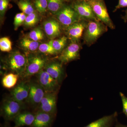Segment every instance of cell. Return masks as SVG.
<instances>
[{"label": "cell", "mask_w": 127, "mask_h": 127, "mask_svg": "<svg viewBox=\"0 0 127 127\" xmlns=\"http://www.w3.org/2000/svg\"><path fill=\"white\" fill-rule=\"evenodd\" d=\"M107 27L99 20L87 22L83 35L84 43L88 46L92 45L102 35L107 31Z\"/></svg>", "instance_id": "cell-1"}, {"label": "cell", "mask_w": 127, "mask_h": 127, "mask_svg": "<svg viewBox=\"0 0 127 127\" xmlns=\"http://www.w3.org/2000/svg\"><path fill=\"white\" fill-rule=\"evenodd\" d=\"M97 18L112 30L115 26L108 12L104 0H91L88 1Z\"/></svg>", "instance_id": "cell-2"}, {"label": "cell", "mask_w": 127, "mask_h": 127, "mask_svg": "<svg viewBox=\"0 0 127 127\" xmlns=\"http://www.w3.org/2000/svg\"><path fill=\"white\" fill-rule=\"evenodd\" d=\"M28 59L20 52H12L7 59V64L9 69L20 76H23L25 72Z\"/></svg>", "instance_id": "cell-3"}, {"label": "cell", "mask_w": 127, "mask_h": 127, "mask_svg": "<svg viewBox=\"0 0 127 127\" xmlns=\"http://www.w3.org/2000/svg\"><path fill=\"white\" fill-rule=\"evenodd\" d=\"M56 15L59 23L66 28L81 21L71 5L66 4Z\"/></svg>", "instance_id": "cell-4"}, {"label": "cell", "mask_w": 127, "mask_h": 127, "mask_svg": "<svg viewBox=\"0 0 127 127\" xmlns=\"http://www.w3.org/2000/svg\"><path fill=\"white\" fill-rule=\"evenodd\" d=\"M71 5L77 13L81 20L88 22L98 20L88 1L75 0Z\"/></svg>", "instance_id": "cell-5"}, {"label": "cell", "mask_w": 127, "mask_h": 127, "mask_svg": "<svg viewBox=\"0 0 127 127\" xmlns=\"http://www.w3.org/2000/svg\"><path fill=\"white\" fill-rule=\"evenodd\" d=\"M22 104L12 98L5 100L1 109L2 116L6 120H14L15 117L21 112L22 108Z\"/></svg>", "instance_id": "cell-6"}, {"label": "cell", "mask_w": 127, "mask_h": 127, "mask_svg": "<svg viewBox=\"0 0 127 127\" xmlns=\"http://www.w3.org/2000/svg\"><path fill=\"white\" fill-rule=\"evenodd\" d=\"M38 83L45 92H57L59 90L60 84L45 70L42 69L38 73Z\"/></svg>", "instance_id": "cell-7"}, {"label": "cell", "mask_w": 127, "mask_h": 127, "mask_svg": "<svg viewBox=\"0 0 127 127\" xmlns=\"http://www.w3.org/2000/svg\"><path fill=\"white\" fill-rule=\"evenodd\" d=\"M46 65L45 58L39 56H34L28 59V62L23 76L28 77L39 73Z\"/></svg>", "instance_id": "cell-8"}, {"label": "cell", "mask_w": 127, "mask_h": 127, "mask_svg": "<svg viewBox=\"0 0 127 127\" xmlns=\"http://www.w3.org/2000/svg\"><path fill=\"white\" fill-rule=\"evenodd\" d=\"M57 92H45L40 104V111L52 114L57 109Z\"/></svg>", "instance_id": "cell-9"}, {"label": "cell", "mask_w": 127, "mask_h": 127, "mask_svg": "<svg viewBox=\"0 0 127 127\" xmlns=\"http://www.w3.org/2000/svg\"><path fill=\"white\" fill-rule=\"evenodd\" d=\"M80 49L81 47L77 42H72L61 53L58 59L64 64H67L78 59L79 57Z\"/></svg>", "instance_id": "cell-10"}, {"label": "cell", "mask_w": 127, "mask_h": 127, "mask_svg": "<svg viewBox=\"0 0 127 127\" xmlns=\"http://www.w3.org/2000/svg\"><path fill=\"white\" fill-rule=\"evenodd\" d=\"M45 91L39 83H32L30 84V90L28 102L34 106L39 105L45 95Z\"/></svg>", "instance_id": "cell-11"}, {"label": "cell", "mask_w": 127, "mask_h": 127, "mask_svg": "<svg viewBox=\"0 0 127 127\" xmlns=\"http://www.w3.org/2000/svg\"><path fill=\"white\" fill-rule=\"evenodd\" d=\"M87 21L82 20L67 28V38L72 42H77L80 39L86 27Z\"/></svg>", "instance_id": "cell-12"}, {"label": "cell", "mask_w": 127, "mask_h": 127, "mask_svg": "<svg viewBox=\"0 0 127 127\" xmlns=\"http://www.w3.org/2000/svg\"><path fill=\"white\" fill-rule=\"evenodd\" d=\"M62 63L58 62H52L46 64L45 67V70L60 84L65 76Z\"/></svg>", "instance_id": "cell-13"}, {"label": "cell", "mask_w": 127, "mask_h": 127, "mask_svg": "<svg viewBox=\"0 0 127 127\" xmlns=\"http://www.w3.org/2000/svg\"><path fill=\"white\" fill-rule=\"evenodd\" d=\"M30 84L22 82L19 83L11 92L12 98L18 102L22 103L27 100L29 95Z\"/></svg>", "instance_id": "cell-14"}, {"label": "cell", "mask_w": 127, "mask_h": 127, "mask_svg": "<svg viewBox=\"0 0 127 127\" xmlns=\"http://www.w3.org/2000/svg\"><path fill=\"white\" fill-rule=\"evenodd\" d=\"M118 116L117 113L115 112L112 114L95 120L84 127H113L117 122Z\"/></svg>", "instance_id": "cell-15"}, {"label": "cell", "mask_w": 127, "mask_h": 127, "mask_svg": "<svg viewBox=\"0 0 127 127\" xmlns=\"http://www.w3.org/2000/svg\"><path fill=\"white\" fill-rule=\"evenodd\" d=\"M53 115L39 111L35 115V119L32 127H50L52 123Z\"/></svg>", "instance_id": "cell-16"}, {"label": "cell", "mask_w": 127, "mask_h": 127, "mask_svg": "<svg viewBox=\"0 0 127 127\" xmlns=\"http://www.w3.org/2000/svg\"><path fill=\"white\" fill-rule=\"evenodd\" d=\"M43 28L46 34L50 39H53L57 37L61 34L60 23L55 20H48L43 24Z\"/></svg>", "instance_id": "cell-17"}, {"label": "cell", "mask_w": 127, "mask_h": 127, "mask_svg": "<svg viewBox=\"0 0 127 127\" xmlns=\"http://www.w3.org/2000/svg\"><path fill=\"white\" fill-rule=\"evenodd\" d=\"M34 119L35 115L31 113L27 112L20 113L14 118L15 127L31 126Z\"/></svg>", "instance_id": "cell-18"}, {"label": "cell", "mask_w": 127, "mask_h": 127, "mask_svg": "<svg viewBox=\"0 0 127 127\" xmlns=\"http://www.w3.org/2000/svg\"><path fill=\"white\" fill-rule=\"evenodd\" d=\"M18 78L19 75L16 73H10L5 75L1 81L2 86L7 89L14 87L17 83Z\"/></svg>", "instance_id": "cell-19"}, {"label": "cell", "mask_w": 127, "mask_h": 127, "mask_svg": "<svg viewBox=\"0 0 127 127\" xmlns=\"http://www.w3.org/2000/svg\"><path fill=\"white\" fill-rule=\"evenodd\" d=\"M48 10L52 14H56L66 5L64 0H47Z\"/></svg>", "instance_id": "cell-20"}, {"label": "cell", "mask_w": 127, "mask_h": 127, "mask_svg": "<svg viewBox=\"0 0 127 127\" xmlns=\"http://www.w3.org/2000/svg\"><path fill=\"white\" fill-rule=\"evenodd\" d=\"M20 45L23 49L32 52L37 50L40 45L38 42L32 40L28 38H24L22 39L20 42Z\"/></svg>", "instance_id": "cell-21"}, {"label": "cell", "mask_w": 127, "mask_h": 127, "mask_svg": "<svg viewBox=\"0 0 127 127\" xmlns=\"http://www.w3.org/2000/svg\"><path fill=\"white\" fill-rule=\"evenodd\" d=\"M19 9L27 15L35 11V7L30 0H20L17 2Z\"/></svg>", "instance_id": "cell-22"}, {"label": "cell", "mask_w": 127, "mask_h": 127, "mask_svg": "<svg viewBox=\"0 0 127 127\" xmlns=\"http://www.w3.org/2000/svg\"><path fill=\"white\" fill-rule=\"evenodd\" d=\"M67 37L63 36L57 40H52L49 41L57 53H61L64 50L67 42Z\"/></svg>", "instance_id": "cell-23"}, {"label": "cell", "mask_w": 127, "mask_h": 127, "mask_svg": "<svg viewBox=\"0 0 127 127\" xmlns=\"http://www.w3.org/2000/svg\"><path fill=\"white\" fill-rule=\"evenodd\" d=\"M33 5L36 10L41 15H44L48 10L47 0H33Z\"/></svg>", "instance_id": "cell-24"}, {"label": "cell", "mask_w": 127, "mask_h": 127, "mask_svg": "<svg viewBox=\"0 0 127 127\" xmlns=\"http://www.w3.org/2000/svg\"><path fill=\"white\" fill-rule=\"evenodd\" d=\"M11 41L6 37L0 39V50L4 52H10L12 50Z\"/></svg>", "instance_id": "cell-25"}, {"label": "cell", "mask_w": 127, "mask_h": 127, "mask_svg": "<svg viewBox=\"0 0 127 127\" xmlns=\"http://www.w3.org/2000/svg\"><path fill=\"white\" fill-rule=\"evenodd\" d=\"M39 21V17L35 11L27 16L24 24L28 27H32L35 26Z\"/></svg>", "instance_id": "cell-26"}, {"label": "cell", "mask_w": 127, "mask_h": 127, "mask_svg": "<svg viewBox=\"0 0 127 127\" xmlns=\"http://www.w3.org/2000/svg\"><path fill=\"white\" fill-rule=\"evenodd\" d=\"M39 50L40 52L48 55H54L57 54L50 42L40 45Z\"/></svg>", "instance_id": "cell-27"}, {"label": "cell", "mask_w": 127, "mask_h": 127, "mask_svg": "<svg viewBox=\"0 0 127 127\" xmlns=\"http://www.w3.org/2000/svg\"><path fill=\"white\" fill-rule=\"evenodd\" d=\"M29 37L30 39L37 42L42 40L44 38L43 32L39 28H36L32 31L29 33Z\"/></svg>", "instance_id": "cell-28"}, {"label": "cell", "mask_w": 127, "mask_h": 127, "mask_svg": "<svg viewBox=\"0 0 127 127\" xmlns=\"http://www.w3.org/2000/svg\"><path fill=\"white\" fill-rule=\"evenodd\" d=\"M23 12L18 13L16 15L14 18V25L15 30L25 22L27 16Z\"/></svg>", "instance_id": "cell-29"}, {"label": "cell", "mask_w": 127, "mask_h": 127, "mask_svg": "<svg viewBox=\"0 0 127 127\" xmlns=\"http://www.w3.org/2000/svg\"><path fill=\"white\" fill-rule=\"evenodd\" d=\"M9 0H0V14L1 16L4 15L9 5Z\"/></svg>", "instance_id": "cell-30"}, {"label": "cell", "mask_w": 127, "mask_h": 127, "mask_svg": "<svg viewBox=\"0 0 127 127\" xmlns=\"http://www.w3.org/2000/svg\"><path fill=\"white\" fill-rule=\"evenodd\" d=\"M123 106V113L127 117V97L123 93H119Z\"/></svg>", "instance_id": "cell-31"}, {"label": "cell", "mask_w": 127, "mask_h": 127, "mask_svg": "<svg viewBox=\"0 0 127 127\" xmlns=\"http://www.w3.org/2000/svg\"><path fill=\"white\" fill-rule=\"evenodd\" d=\"M124 7H127V0H119L118 3L115 7L113 12H115L118 9Z\"/></svg>", "instance_id": "cell-32"}, {"label": "cell", "mask_w": 127, "mask_h": 127, "mask_svg": "<svg viewBox=\"0 0 127 127\" xmlns=\"http://www.w3.org/2000/svg\"><path fill=\"white\" fill-rule=\"evenodd\" d=\"M114 127H127V125H124L117 122L114 125Z\"/></svg>", "instance_id": "cell-33"}, {"label": "cell", "mask_w": 127, "mask_h": 127, "mask_svg": "<svg viewBox=\"0 0 127 127\" xmlns=\"http://www.w3.org/2000/svg\"><path fill=\"white\" fill-rule=\"evenodd\" d=\"M125 15L124 16H122V19L124 21L125 23H127V9L125 11Z\"/></svg>", "instance_id": "cell-34"}, {"label": "cell", "mask_w": 127, "mask_h": 127, "mask_svg": "<svg viewBox=\"0 0 127 127\" xmlns=\"http://www.w3.org/2000/svg\"><path fill=\"white\" fill-rule=\"evenodd\" d=\"M65 2H73V1L75 0H64Z\"/></svg>", "instance_id": "cell-35"}, {"label": "cell", "mask_w": 127, "mask_h": 127, "mask_svg": "<svg viewBox=\"0 0 127 127\" xmlns=\"http://www.w3.org/2000/svg\"><path fill=\"white\" fill-rule=\"evenodd\" d=\"M78 0L85 1H88H88H90L91 0Z\"/></svg>", "instance_id": "cell-36"}, {"label": "cell", "mask_w": 127, "mask_h": 127, "mask_svg": "<svg viewBox=\"0 0 127 127\" xmlns=\"http://www.w3.org/2000/svg\"><path fill=\"white\" fill-rule=\"evenodd\" d=\"M14 0V1H18L20 0Z\"/></svg>", "instance_id": "cell-37"}]
</instances>
